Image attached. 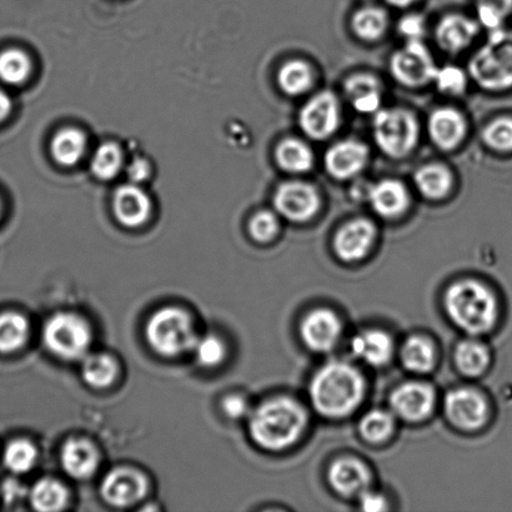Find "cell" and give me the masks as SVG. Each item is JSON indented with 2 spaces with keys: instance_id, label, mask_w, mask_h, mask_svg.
Wrapping results in <instances>:
<instances>
[{
  "instance_id": "45",
  "label": "cell",
  "mask_w": 512,
  "mask_h": 512,
  "mask_svg": "<svg viewBox=\"0 0 512 512\" xmlns=\"http://www.w3.org/2000/svg\"><path fill=\"white\" fill-rule=\"evenodd\" d=\"M150 174H152V167L148 160L140 157L134 158L127 169L130 183H143L150 177Z\"/></svg>"
},
{
  "instance_id": "6",
  "label": "cell",
  "mask_w": 512,
  "mask_h": 512,
  "mask_svg": "<svg viewBox=\"0 0 512 512\" xmlns=\"http://www.w3.org/2000/svg\"><path fill=\"white\" fill-rule=\"evenodd\" d=\"M373 135L381 152L390 158H404L419 142V122L409 110L380 109L375 113Z\"/></svg>"
},
{
  "instance_id": "48",
  "label": "cell",
  "mask_w": 512,
  "mask_h": 512,
  "mask_svg": "<svg viewBox=\"0 0 512 512\" xmlns=\"http://www.w3.org/2000/svg\"><path fill=\"white\" fill-rule=\"evenodd\" d=\"M10 112H12V100L4 90L0 89V123L9 117Z\"/></svg>"
},
{
  "instance_id": "43",
  "label": "cell",
  "mask_w": 512,
  "mask_h": 512,
  "mask_svg": "<svg viewBox=\"0 0 512 512\" xmlns=\"http://www.w3.org/2000/svg\"><path fill=\"white\" fill-rule=\"evenodd\" d=\"M279 232V220L269 210L256 213L249 224V233L255 242L269 243Z\"/></svg>"
},
{
  "instance_id": "21",
  "label": "cell",
  "mask_w": 512,
  "mask_h": 512,
  "mask_svg": "<svg viewBox=\"0 0 512 512\" xmlns=\"http://www.w3.org/2000/svg\"><path fill=\"white\" fill-rule=\"evenodd\" d=\"M331 488L344 496H360L369 490L371 473L368 466L351 458L336 460L329 470Z\"/></svg>"
},
{
  "instance_id": "23",
  "label": "cell",
  "mask_w": 512,
  "mask_h": 512,
  "mask_svg": "<svg viewBox=\"0 0 512 512\" xmlns=\"http://www.w3.org/2000/svg\"><path fill=\"white\" fill-rule=\"evenodd\" d=\"M351 353L365 364L380 368L389 363L394 353L393 339L381 330H365L350 343Z\"/></svg>"
},
{
  "instance_id": "15",
  "label": "cell",
  "mask_w": 512,
  "mask_h": 512,
  "mask_svg": "<svg viewBox=\"0 0 512 512\" xmlns=\"http://www.w3.org/2000/svg\"><path fill=\"white\" fill-rule=\"evenodd\" d=\"M370 152L358 140H343L328 149L324 165L326 172L336 180H349L361 173L369 163Z\"/></svg>"
},
{
  "instance_id": "49",
  "label": "cell",
  "mask_w": 512,
  "mask_h": 512,
  "mask_svg": "<svg viewBox=\"0 0 512 512\" xmlns=\"http://www.w3.org/2000/svg\"><path fill=\"white\" fill-rule=\"evenodd\" d=\"M386 3L393 5L395 8H406L416 2V0H385Z\"/></svg>"
},
{
  "instance_id": "44",
  "label": "cell",
  "mask_w": 512,
  "mask_h": 512,
  "mask_svg": "<svg viewBox=\"0 0 512 512\" xmlns=\"http://www.w3.org/2000/svg\"><path fill=\"white\" fill-rule=\"evenodd\" d=\"M399 32L408 42H419L425 35V22L419 15H406L400 20Z\"/></svg>"
},
{
  "instance_id": "28",
  "label": "cell",
  "mask_w": 512,
  "mask_h": 512,
  "mask_svg": "<svg viewBox=\"0 0 512 512\" xmlns=\"http://www.w3.org/2000/svg\"><path fill=\"white\" fill-rule=\"evenodd\" d=\"M278 84L289 97H300L313 87V68L304 60H289L279 70Z\"/></svg>"
},
{
  "instance_id": "13",
  "label": "cell",
  "mask_w": 512,
  "mask_h": 512,
  "mask_svg": "<svg viewBox=\"0 0 512 512\" xmlns=\"http://www.w3.org/2000/svg\"><path fill=\"white\" fill-rule=\"evenodd\" d=\"M343 334L339 316L329 309H316L305 316L300 326L304 344L315 353L333 350Z\"/></svg>"
},
{
  "instance_id": "47",
  "label": "cell",
  "mask_w": 512,
  "mask_h": 512,
  "mask_svg": "<svg viewBox=\"0 0 512 512\" xmlns=\"http://www.w3.org/2000/svg\"><path fill=\"white\" fill-rule=\"evenodd\" d=\"M359 498L360 508L364 511L376 512L388 509L384 496L376 493V491L366 490Z\"/></svg>"
},
{
  "instance_id": "8",
  "label": "cell",
  "mask_w": 512,
  "mask_h": 512,
  "mask_svg": "<svg viewBox=\"0 0 512 512\" xmlns=\"http://www.w3.org/2000/svg\"><path fill=\"white\" fill-rule=\"evenodd\" d=\"M390 70L396 82L408 88H419L433 82L438 67L429 49L419 40L396 50L390 60Z\"/></svg>"
},
{
  "instance_id": "5",
  "label": "cell",
  "mask_w": 512,
  "mask_h": 512,
  "mask_svg": "<svg viewBox=\"0 0 512 512\" xmlns=\"http://www.w3.org/2000/svg\"><path fill=\"white\" fill-rule=\"evenodd\" d=\"M148 343L163 356H178L193 350L198 336L190 316L178 308H164L153 314L145 328Z\"/></svg>"
},
{
  "instance_id": "12",
  "label": "cell",
  "mask_w": 512,
  "mask_h": 512,
  "mask_svg": "<svg viewBox=\"0 0 512 512\" xmlns=\"http://www.w3.org/2000/svg\"><path fill=\"white\" fill-rule=\"evenodd\" d=\"M148 481L139 471L119 468L105 476L100 493L108 504L128 508L147 495Z\"/></svg>"
},
{
  "instance_id": "22",
  "label": "cell",
  "mask_w": 512,
  "mask_h": 512,
  "mask_svg": "<svg viewBox=\"0 0 512 512\" xmlns=\"http://www.w3.org/2000/svg\"><path fill=\"white\" fill-rule=\"evenodd\" d=\"M344 92L358 113L375 114L381 109L383 88L374 75L369 73L351 75L344 84Z\"/></svg>"
},
{
  "instance_id": "27",
  "label": "cell",
  "mask_w": 512,
  "mask_h": 512,
  "mask_svg": "<svg viewBox=\"0 0 512 512\" xmlns=\"http://www.w3.org/2000/svg\"><path fill=\"white\" fill-rule=\"evenodd\" d=\"M275 159L280 169L286 173L309 172L314 165L313 150L299 139H285L275 150Z\"/></svg>"
},
{
  "instance_id": "32",
  "label": "cell",
  "mask_w": 512,
  "mask_h": 512,
  "mask_svg": "<svg viewBox=\"0 0 512 512\" xmlns=\"http://www.w3.org/2000/svg\"><path fill=\"white\" fill-rule=\"evenodd\" d=\"M68 491L54 479H42L30 491V503L42 512L59 511L68 504Z\"/></svg>"
},
{
  "instance_id": "16",
  "label": "cell",
  "mask_w": 512,
  "mask_h": 512,
  "mask_svg": "<svg viewBox=\"0 0 512 512\" xmlns=\"http://www.w3.org/2000/svg\"><path fill=\"white\" fill-rule=\"evenodd\" d=\"M376 228L368 219H354L343 225L334 238V250L345 263L364 259L373 248Z\"/></svg>"
},
{
  "instance_id": "40",
  "label": "cell",
  "mask_w": 512,
  "mask_h": 512,
  "mask_svg": "<svg viewBox=\"0 0 512 512\" xmlns=\"http://www.w3.org/2000/svg\"><path fill=\"white\" fill-rule=\"evenodd\" d=\"M484 143L499 153L512 152V118H499L486 125Z\"/></svg>"
},
{
  "instance_id": "31",
  "label": "cell",
  "mask_w": 512,
  "mask_h": 512,
  "mask_svg": "<svg viewBox=\"0 0 512 512\" xmlns=\"http://www.w3.org/2000/svg\"><path fill=\"white\" fill-rule=\"evenodd\" d=\"M455 361L458 369L466 376L475 378L484 373L490 364V353L484 344L478 340L461 341L455 351Z\"/></svg>"
},
{
  "instance_id": "35",
  "label": "cell",
  "mask_w": 512,
  "mask_h": 512,
  "mask_svg": "<svg viewBox=\"0 0 512 512\" xmlns=\"http://www.w3.org/2000/svg\"><path fill=\"white\" fill-rule=\"evenodd\" d=\"M32 73V60L19 49H8L0 53V80L8 85H20Z\"/></svg>"
},
{
  "instance_id": "1",
  "label": "cell",
  "mask_w": 512,
  "mask_h": 512,
  "mask_svg": "<svg viewBox=\"0 0 512 512\" xmlns=\"http://www.w3.org/2000/svg\"><path fill=\"white\" fill-rule=\"evenodd\" d=\"M310 400L320 415L345 418L359 408L365 394L363 375L344 361H331L319 369L310 383Z\"/></svg>"
},
{
  "instance_id": "7",
  "label": "cell",
  "mask_w": 512,
  "mask_h": 512,
  "mask_svg": "<svg viewBox=\"0 0 512 512\" xmlns=\"http://www.w3.org/2000/svg\"><path fill=\"white\" fill-rule=\"evenodd\" d=\"M43 340L50 353L64 360H77L88 353L92 330L82 316L54 314L43 329Z\"/></svg>"
},
{
  "instance_id": "41",
  "label": "cell",
  "mask_w": 512,
  "mask_h": 512,
  "mask_svg": "<svg viewBox=\"0 0 512 512\" xmlns=\"http://www.w3.org/2000/svg\"><path fill=\"white\" fill-rule=\"evenodd\" d=\"M193 351L198 363L207 368H213L222 363L227 354L223 340L215 335H205L203 338L197 339Z\"/></svg>"
},
{
  "instance_id": "20",
  "label": "cell",
  "mask_w": 512,
  "mask_h": 512,
  "mask_svg": "<svg viewBox=\"0 0 512 512\" xmlns=\"http://www.w3.org/2000/svg\"><path fill=\"white\" fill-rule=\"evenodd\" d=\"M428 130L436 147L449 152L463 142L466 134V122L463 114L458 110L440 108L430 115Z\"/></svg>"
},
{
  "instance_id": "38",
  "label": "cell",
  "mask_w": 512,
  "mask_h": 512,
  "mask_svg": "<svg viewBox=\"0 0 512 512\" xmlns=\"http://www.w3.org/2000/svg\"><path fill=\"white\" fill-rule=\"evenodd\" d=\"M37 456V449L28 440H15L5 448L3 461L12 473L25 474L33 469Z\"/></svg>"
},
{
  "instance_id": "4",
  "label": "cell",
  "mask_w": 512,
  "mask_h": 512,
  "mask_svg": "<svg viewBox=\"0 0 512 512\" xmlns=\"http://www.w3.org/2000/svg\"><path fill=\"white\" fill-rule=\"evenodd\" d=\"M469 74L476 85L488 92L512 88V30L490 32L483 47L470 59Z\"/></svg>"
},
{
  "instance_id": "17",
  "label": "cell",
  "mask_w": 512,
  "mask_h": 512,
  "mask_svg": "<svg viewBox=\"0 0 512 512\" xmlns=\"http://www.w3.org/2000/svg\"><path fill=\"white\" fill-rule=\"evenodd\" d=\"M113 208L120 224L128 228H138L147 223L152 214V200L138 184H125L115 192Z\"/></svg>"
},
{
  "instance_id": "3",
  "label": "cell",
  "mask_w": 512,
  "mask_h": 512,
  "mask_svg": "<svg viewBox=\"0 0 512 512\" xmlns=\"http://www.w3.org/2000/svg\"><path fill=\"white\" fill-rule=\"evenodd\" d=\"M444 301L450 320L465 333H488L498 319V301L493 291L479 281H458L446 291Z\"/></svg>"
},
{
  "instance_id": "36",
  "label": "cell",
  "mask_w": 512,
  "mask_h": 512,
  "mask_svg": "<svg viewBox=\"0 0 512 512\" xmlns=\"http://www.w3.org/2000/svg\"><path fill=\"white\" fill-rule=\"evenodd\" d=\"M394 414L386 410H371L360 421V433L370 443H383L394 433Z\"/></svg>"
},
{
  "instance_id": "46",
  "label": "cell",
  "mask_w": 512,
  "mask_h": 512,
  "mask_svg": "<svg viewBox=\"0 0 512 512\" xmlns=\"http://www.w3.org/2000/svg\"><path fill=\"white\" fill-rule=\"evenodd\" d=\"M223 409L229 418L239 419L248 414V403L242 396H228L224 400Z\"/></svg>"
},
{
  "instance_id": "37",
  "label": "cell",
  "mask_w": 512,
  "mask_h": 512,
  "mask_svg": "<svg viewBox=\"0 0 512 512\" xmlns=\"http://www.w3.org/2000/svg\"><path fill=\"white\" fill-rule=\"evenodd\" d=\"M124 158L122 149L115 143H104L95 150L92 159V170L98 179L110 180L120 173Z\"/></svg>"
},
{
  "instance_id": "42",
  "label": "cell",
  "mask_w": 512,
  "mask_h": 512,
  "mask_svg": "<svg viewBox=\"0 0 512 512\" xmlns=\"http://www.w3.org/2000/svg\"><path fill=\"white\" fill-rule=\"evenodd\" d=\"M433 82H435L440 93L460 95L465 92L468 78L460 68L448 65V67L436 70Z\"/></svg>"
},
{
  "instance_id": "18",
  "label": "cell",
  "mask_w": 512,
  "mask_h": 512,
  "mask_svg": "<svg viewBox=\"0 0 512 512\" xmlns=\"http://www.w3.org/2000/svg\"><path fill=\"white\" fill-rule=\"evenodd\" d=\"M479 23L460 14H449L436 25L435 39L445 53L458 54L474 42Z\"/></svg>"
},
{
  "instance_id": "26",
  "label": "cell",
  "mask_w": 512,
  "mask_h": 512,
  "mask_svg": "<svg viewBox=\"0 0 512 512\" xmlns=\"http://www.w3.org/2000/svg\"><path fill=\"white\" fill-rule=\"evenodd\" d=\"M87 137L77 128H65L54 135L52 155L63 167H73L84 157L87 150Z\"/></svg>"
},
{
  "instance_id": "19",
  "label": "cell",
  "mask_w": 512,
  "mask_h": 512,
  "mask_svg": "<svg viewBox=\"0 0 512 512\" xmlns=\"http://www.w3.org/2000/svg\"><path fill=\"white\" fill-rule=\"evenodd\" d=\"M368 198L374 212L385 219L399 218L411 203L408 188L396 179H384L374 184Z\"/></svg>"
},
{
  "instance_id": "14",
  "label": "cell",
  "mask_w": 512,
  "mask_h": 512,
  "mask_svg": "<svg viewBox=\"0 0 512 512\" xmlns=\"http://www.w3.org/2000/svg\"><path fill=\"white\" fill-rule=\"evenodd\" d=\"M435 405L434 389L430 385L411 381L400 385L391 395L393 414L410 423L428 418Z\"/></svg>"
},
{
  "instance_id": "34",
  "label": "cell",
  "mask_w": 512,
  "mask_h": 512,
  "mask_svg": "<svg viewBox=\"0 0 512 512\" xmlns=\"http://www.w3.org/2000/svg\"><path fill=\"white\" fill-rule=\"evenodd\" d=\"M82 375L85 383L103 389L114 383L118 375V364L107 354H93L84 359Z\"/></svg>"
},
{
  "instance_id": "11",
  "label": "cell",
  "mask_w": 512,
  "mask_h": 512,
  "mask_svg": "<svg viewBox=\"0 0 512 512\" xmlns=\"http://www.w3.org/2000/svg\"><path fill=\"white\" fill-rule=\"evenodd\" d=\"M444 409L446 418L460 430H478L489 418L488 403L478 391L471 389L450 391L446 395Z\"/></svg>"
},
{
  "instance_id": "24",
  "label": "cell",
  "mask_w": 512,
  "mask_h": 512,
  "mask_svg": "<svg viewBox=\"0 0 512 512\" xmlns=\"http://www.w3.org/2000/svg\"><path fill=\"white\" fill-rule=\"evenodd\" d=\"M60 460L69 476L74 479H87L98 469L99 454L89 441L72 439L64 444Z\"/></svg>"
},
{
  "instance_id": "9",
  "label": "cell",
  "mask_w": 512,
  "mask_h": 512,
  "mask_svg": "<svg viewBox=\"0 0 512 512\" xmlns=\"http://www.w3.org/2000/svg\"><path fill=\"white\" fill-rule=\"evenodd\" d=\"M340 123L339 100L330 92L316 94L300 110V128L313 140L328 139L339 129Z\"/></svg>"
},
{
  "instance_id": "2",
  "label": "cell",
  "mask_w": 512,
  "mask_h": 512,
  "mask_svg": "<svg viewBox=\"0 0 512 512\" xmlns=\"http://www.w3.org/2000/svg\"><path fill=\"white\" fill-rule=\"evenodd\" d=\"M308 424L303 406L289 398H275L260 405L250 419V435L256 445L269 451L290 448Z\"/></svg>"
},
{
  "instance_id": "33",
  "label": "cell",
  "mask_w": 512,
  "mask_h": 512,
  "mask_svg": "<svg viewBox=\"0 0 512 512\" xmlns=\"http://www.w3.org/2000/svg\"><path fill=\"white\" fill-rule=\"evenodd\" d=\"M29 336V324L23 315L4 313L0 315V353L10 354L23 348Z\"/></svg>"
},
{
  "instance_id": "10",
  "label": "cell",
  "mask_w": 512,
  "mask_h": 512,
  "mask_svg": "<svg viewBox=\"0 0 512 512\" xmlns=\"http://www.w3.org/2000/svg\"><path fill=\"white\" fill-rule=\"evenodd\" d=\"M321 198L313 185L289 182L280 185L274 194V208L280 217L293 223H305L318 214Z\"/></svg>"
},
{
  "instance_id": "30",
  "label": "cell",
  "mask_w": 512,
  "mask_h": 512,
  "mask_svg": "<svg viewBox=\"0 0 512 512\" xmlns=\"http://www.w3.org/2000/svg\"><path fill=\"white\" fill-rule=\"evenodd\" d=\"M388 25V14L385 10L376 7L359 9L351 20V28L356 37L368 43L378 42L383 38Z\"/></svg>"
},
{
  "instance_id": "29",
  "label": "cell",
  "mask_w": 512,
  "mask_h": 512,
  "mask_svg": "<svg viewBox=\"0 0 512 512\" xmlns=\"http://www.w3.org/2000/svg\"><path fill=\"white\" fill-rule=\"evenodd\" d=\"M435 359L434 345L423 336H411L401 349V361L411 373H429L434 368Z\"/></svg>"
},
{
  "instance_id": "39",
  "label": "cell",
  "mask_w": 512,
  "mask_h": 512,
  "mask_svg": "<svg viewBox=\"0 0 512 512\" xmlns=\"http://www.w3.org/2000/svg\"><path fill=\"white\" fill-rule=\"evenodd\" d=\"M511 12L512 0H476L478 23L490 32L503 28Z\"/></svg>"
},
{
  "instance_id": "25",
  "label": "cell",
  "mask_w": 512,
  "mask_h": 512,
  "mask_svg": "<svg viewBox=\"0 0 512 512\" xmlns=\"http://www.w3.org/2000/svg\"><path fill=\"white\" fill-rule=\"evenodd\" d=\"M418 192L429 200L444 199L453 188V174L444 165L429 164L414 175Z\"/></svg>"
}]
</instances>
